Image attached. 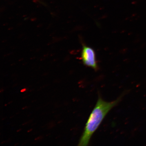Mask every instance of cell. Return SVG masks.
I'll list each match as a JSON object with an SVG mask.
<instances>
[{"label":"cell","mask_w":146,"mask_h":146,"mask_svg":"<svg viewBox=\"0 0 146 146\" xmlns=\"http://www.w3.org/2000/svg\"><path fill=\"white\" fill-rule=\"evenodd\" d=\"M81 59L84 65L97 70L98 69L95 51L91 47L84 44L83 46Z\"/></svg>","instance_id":"7a4b0ae2"},{"label":"cell","mask_w":146,"mask_h":146,"mask_svg":"<svg viewBox=\"0 0 146 146\" xmlns=\"http://www.w3.org/2000/svg\"><path fill=\"white\" fill-rule=\"evenodd\" d=\"M121 96L114 101L107 102L99 96L94 109L91 113L80 139L79 146H87L91 137L99 127L108 113L121 101Z\"/></svg>","instance_id":"6da1fadb"}]
</instances>
